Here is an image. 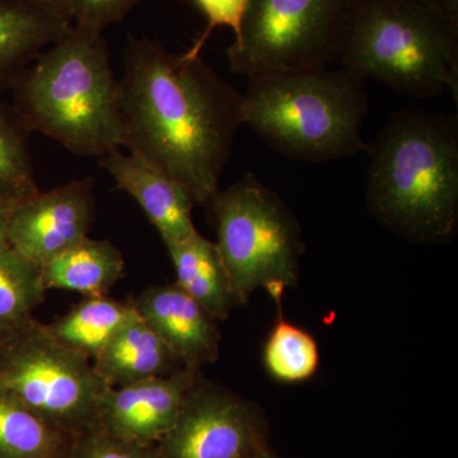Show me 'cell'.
<instances>
[{
  "label": "cell",
  "mask_w": 458,
  "mask_h": 458,
  "mask_svg": "<svg viewBox=\"0 0 458 458\" xmlns=\"http://www.w3.org/2000/svg\"><path fill=\"white\" fill-rule=\"evenodd\" d=\"M242 104V93L200 55L129 41L119 80L123 147L181 183L195 204L209 207L219 192Z\"/></svg>",
  "instance_id": "cell-1"
},
{
  "label": "cell",
  "mask_w": 458,
  "mask_h": 458,
  "mask_svg": "<svg viewBox=\"0 0 458 458\" xmlns=\"http://www.w3.org/2000/svg\"><path fill=\"white\" fill-rule=\"evenodd\" d=\"M367 207L397 236L441 245L458 225L457 117L400 111L369 146Z\"/></svg>",
  "instance_id": "cell-2"
},
{
  "label": "cell",
  "mask_w": 458,
  "mask_h": 458,
  "mask_svg": "<svg viewBox=\"0 0 458 458\" xmlns=\"http://www.w3.org/2000/svg\"><path fill=\"white\" fill-rule=\"evenodd\" d=\"M11 89L30 132L80 156L99 158L123 147L119 81L102 33L71 25Z\"/></svg>",
  "instance_id": "cell-3"
},
{
  "label": "cell",
  "mask_w": 458,
  "mask_h": 458,
  "mask_svg": "<svg viewBox=\"0 0 458 458\" xmlns=\"http://www.w3.org/2000/svg\"><path fill=\"white\" fill-rule=\"evenodd\" d=\"M367 113L363 78L344 68L255 75L243 95V125L295 161L369 150L360 132Z\"/></svg>",
  "instance_id": "cell-4"
},
{
  "label": "cell",
  "mask_w": 458,
  "mask_h": 458,
  "mask_svg": "<svg viewBox=\"0 0 458 458\" xmlns=\"http://www.w3.org/2000/svg\"><path fill=\"white\" fill-rule=\"evenodd\" d=\"M337 62L411 98L447 89L456 95L458 7L441 0H360Z\"/></svg>",
  "instance_id": "cell-5"
},
{
  "label": "cell",
  "mask_w": 458,
  "mask_h": 458,
  "mask_svg": "<svg viewBox=\"0 0 458 458\" xmlns=\"http://www.w3.org/2000/svg\"><path fill=\"white\" fill-rule=\"evenodd\" d=\"M216 246L227 270L237 306L259 288L270 297L297 284L303 255L302 229L282 198L255 174L219 190L209 207Z\"/></svg>",
  "instance_id": "cell-6"
},
{
  "label": "cell",
  "mask_w": 458,
  "mask_h": 458,
  "mask_svg": "<svg viewBox=\"0 0 458 458\" xmlns=\"http://www.w3.org/2000/svg\"><path fill=\"white\" fill-rule=\"evenodd\" d=\"M360 0H250L227 49L232 72L255 77L337 62Z\"/></svg>",
  "instance_id": "cell-7"
},
{
  "label": "cell",
  "mask_w": 458,
  "mask_h": 458,
  "mask_svg": "<svg viewBox=\"0 0 458 458\" xmlns=\"http://www.w3.org/2000/svg\"><path fill=\"white\" fill-rule=\"evenodd\" d=\"M108 387L89 358L57 343L35 318L0 346V390L75 438L98 429Z\"/></svg>",
  "instance_id": "cell-8"
},
{
  "label": "cell",
  "mask_w": 458,
  "mask_h": 458,
  "mask_svg": "<svg viewBox=\"0 0 458 458\" xmlns=\"http://www.w3.org/2000/svg\"><path fill=\"white\" fill-rule=\"evenodd\" d=\"M155 447L158 458H261L264 417L252 401L199 377Z\"/></svg>",
  "instance_id": "cell-9"
},
{
  "label": "cell",
  "mask_w": 458,
  "mask_h": 458,
  "mask_svg": "<svg viewBox=\"0 0 458 458\" xmlns=\"http://www.w3.org/2000/svg\"><path fill=\"white\" fill-rule=\"evenodd\" d=\"M95 212V181H72L20 201L9 216L5 241L40 267L86 238Z\"/></svg>",
  "instance_id": "cell-10"
},
{
  "label": "cell",
  "mask_w": 458,
  "mask_h": 458,
  "mask_svg": "<svg viewBox=\"0 0 458 458\" xmlns=\"http://www.w3.org/2000/svg\"><path fill=\"white\" fill-rule=\"evenodd\" d=\"M200 369L183 367L171 375L108 387L99 406L98 429L141 445H155L174 426Z\"/></svg>",
  "instance_id": "cell-11"
},
{
  "label": "cell",
  "mask_w": 458,
  "mask_h": 458,
  "mask_svg": "<svg viewBox=\"0 0 458 458\" xmlns=\"http://www.w3.org/2000/svg\"><path fill=\"white\" fill-rule=\"evenodd\" d=\"M131 304L183 366L201 369L218 360V321L176 283L150 286Z\"/></svg>",
  "instance_id": "cell-12"
},
{
  "label": "cell",
  "mask_w": 458,
  "mask_h": 458,
  "mask_svg": "<svg viewBox=\"0 0 458 458\" xmlns=\"http://www.w3.org/2000/svg\"><path fill=\"white\" fill-rule=\"evenodd\" d=\"M98 165L111 174L117 189L140 204L165 246L197 233L192 221L194 199L164 171L134 153H123L120 148L99 157Z\"/></svg>",
  "instance_id": "cell-13"
},
{
  "label": "cell",
  "mask_w": 458,
  "mask_h": 458,
  "mask_svg": "<svg viewBox=\"0 0 458 458\" xmlns=\"http://www.w3.org/2000/svg\"><path fill=\"white\" fill-rule=\"evenodd\" d=\"M93 367L110 387H120L171 375L185 366L135 311L93 360Z\"/></svg>",
  "instance_id": "cell-14"
},
{
  "label": "cell",
  "mask_w": 458,
  "mask_h": 458,
  "mask_svg": "<svg viewBox=\"0 0 458 458\" xmlns=\"http://www.w3.org/2000/svg\"><path fill=\"white\" fill-rule=\"evenodd\" d=\"M71 25L29 0H0V93Z\"/></svg>",
  "instance_id": "cell-15"
},
{
  "label": "cell",
  "mask_w": 458,
  "mask_h": 458,
  "mask_svg": "<svg viewBox=\"0 0 458 458\" xmlns=\"http://www.w3.org/2000/svg\"><path fill=\"white\" fill-rule=\"evenodd\" d=\"M45 289H63L84 297L106 295L125 276L122 251L107 240L87 236L40 265Z\"/></svg>",
  "instance_id": "cell-16"
},
{
  "label": "cell",
  "mask_w": 458,
  "mask_h": 458,
  "mask_svg": "<svg viewBox=\"0 0 458 458\" xmlns=\"http://www.w3.org/2000/svg\"><path fill=\"white\" fill-rule=\"evenodd\" d=\"M165 249L176 271V284L216 321L227 319L237 302L216 243L197 232Z\"/></svg>",
  "instance_id": "cell-17"
},
{
  "label": "cell",
  "mask_w": 458,
  "mask_h": 458,
  "mask_svg": "<svg viewBox=\"0 0 458 458\" xmlns=\"http://www.w3.org/2000/svg\"><path fill=\"white\" fill-rule=\"evenodd\" d=\"M131 303L108 298L84 297L71 311L45 325L47 333L57 343L89 360H96L99 352L134 315Z\"/></svg>",
  "instance_id": "cell-18"
},
{
  "label": "cell",
  "mask_w": 458,
  "mask_h": 458,
  "mask_svg": "<svg viewBox=\"0 0 458 458\" xmlns=\"http://www.w3.org/2000/svg\"><path fill=\"white\" fill-rule=\"evenodd\" d=\"M75 439L0 390V458H68Z\"/></svg>",
  "instance_id": "cell-19"
},
{
  "label": "cell",
  "mask_w": 458,
  "mask_h": 458,
  "mask_svg": "<svg viewBox=\"0 0 458 458\" xmlns=\"http://www.w3.org/2000/svg\"><path fill=\"white\" fill-rule=\"evenodd\" d=\"M40 267L0 241V327L18 330L45 301Z\"/></svg>",
  "instance_id": "cell-20"
},
{
  "label": "cell",
  "mask_w": 458,
  "mask_h": 458,
  "mask_svg": "<svg viewBox=\"0 0 458 458\" xmlns=\"http://www.w3.org/2000/svg\"><path fill=\"white\" fill-rule=\"evenodd\" d=\"M283 295L271 298L278 309L274 327L264 346V364L274 379L284 384H298L312 378L319 366L316 340L303 328L286 321L283 315Z\"/></svg>",
  "instance_id": "cell-21"
},
{
  "label": "cell",
  "mask_w": 458,
  "mask_h": 458,
  "mask_svg": "<svg viewBox=\"0 0 458 458\" xmlns=\"http://www.w3.org/2000/svg\"><path fill=\"white\" fill-rule=\"evenodd\" d=\"M25 123L0 99V198L22 201L38 194Z\"/></svg>",
  "instance_id": "cell-22"
},
{
  "label": "cell",
  "mask_w": 458,
  "mask_h": 458,
  "mask_svg": "<svg viewBox=\"0 0 458 458\" xmlns=\"http://www.w3.org/2000/svg\"><path fill=\"white\" fill-rule=\"evenodd\" d=\"M68 458H158L155 445H141L96 429L75 439Z\"/></svg>",
  "instance_id": "cell-23"
},
{
  "label": "cell",
  "mask_w": 458,
  "mask_h": 458,
  "mask_svg": "<svg viewBox=\"0 0 458 458\" xmlns=\"http://www.w3.org/2000/svg\"><path fill=\"white\" fill-rule=\"evenodd\" d=\"M140 0H68L72 25L102 33L128 16Z\"/></svg>",
  "instance_id": "cell-24"
},
{
  "label": "cell",
  "mask_w": 458,
  "mask_h": 458,
  "mask_svg": "<svg viewBox=\"0 0 458 458\" xmlns=\"http://www.w3.org/2000/svg\"><path fill=\"white\" fill-rule=\"evenodd\" d=\"M192 2L207 18L208 25L204 32L195 40L194 45L185 51L186 55H200L205 42L216 27H229L233 30L234 38L240 36L250 0H192Z\"/></svg>",
  "instance_id": "cell-25"
},
{
  "label": "cell",
  "mask_w": 458,
  "mask_h": 458,
  "mask_svg": "<svg viewBox=\"0 0 458 458\" xmlns=\"http://www.w3.org/2000/svg\"><path fill=\"white\" fill-rule=\"evenodd\" d=\"M29 2L72 23L68 0H29Z\"/></svg>",
  "instance_id": "cell-26"
},
{
  "label": "cell",
  "mask_w": 458,
  "mask_h": 458,
  "mask_svg": "<svg viewBox=\"0 0 458 458\" xmlns=\"http://www.w3.org/2000/svg\"><path fill=\"white\" fill-rule=\"evenodd\" d=\"M18 203L20 201L0 198V241L5 240V231H7L9 216H11L12 210L14 209Z\"/></svg>",
  "instance_id": "cell-27"
},
{
  "label": "cell",
  "mask_w": 458,
  "mask_h": 458,
  "mask_svg": "<svg viewBox=\"0 0 458 458\" xmlns=\"http://www.w3.org/2000/svg\"><path fill=\"white\" fill-rule=\"evenodd\" d=\"M17 330H9V328H5L3 327H0V346L3 345L9 337L13 335L14 333H16Z\"/></svg>",
  "instance_id": "cell-28"
},
{
  "label": "cell",
  "mask_w": 458,
  "mask_h": 458,
  "mask_svg": "<svg viewBox=\"0 0 458 458\" xmlns=\"http://www.w3.org/2000/svg\"><path fill=\"white\" fill-rule=\"evenodd\" d=\"M261 458H278L276 456H274L273 454L267 448H265L264 451H262Z\"/></svg>",
  "instance_id": "cell-29"
},
{
  "label": "cell",
  "mask_w": 458,
  "mask_h": 458,
  "mask_svg": "<svg viewBox=\"0 0 458 458\" xmlns=\"http://www.w3.org/2000/svg\"><path fill=\"white\" fill-rule=\"evenodd\" d=\"M445 4L452 5V7H458V0H441Z\"/></svg>",
  "instance_id": "cell-30"
}]
</instances>
